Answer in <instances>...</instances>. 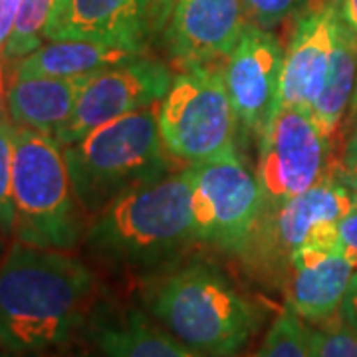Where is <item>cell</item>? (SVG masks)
I'll return each instance as SVG.
<instances>
[{
    "mask_svg": "<svg viewBox=\"0 0 357 357\" xmlns=\"http://www.w3.org/2000/svg\"><path fill=\"white\" fill-rule=\"evenodd\" d=\"M89 76L13 77L6 98L10 121L16 128L34 129L56 139L72 117Z\"/></svg>",
    "mask_w": 357,
    "mask_h": 357,
    "instance_id": "16",
    "label": "cell"
},
{
    "mask_svg": "<svg viewBox=\"0 0 357 357\" xmlns=\"http://www.w3.org/2000/svg\"><path fill=\"white\" fill-rule=\"evenodd\" d=\"M191 203L197 243L236 256L262 211V191L234 147L195 165Z\"/></svg>",
    "mask_w": 357,
    "mask_h": 357,
    "instance_id": "8",
    "label": "cell"
},
{
    "mask_svg": "<svg viewBox=\"0 0 357 357\" xmlns=\"http://www.w3.org/2000/svg\"><path fill=\"white\" fill-rule=\"evenodd\" d=\"M0 357H18V356H10V354L6 351V354H0Z\"/></svg>",
    "mask_w": 357,
    "mask_h": 357,
    "instance_id": "33",
    "label": "cell"
},
{
    "mask_svg": "<svg viewBox=\"0 0 357 357\" xmlns=\"http://www.w3.org/2000/svg\"><path fill=\"white\" fill-rule=\"evenodd\" d=\"M195 165L157 178L109 203L86 232L103 260L126 268H159L197 243L192 220Z\"/></svg>",
    "mask_w": 357,
    "mask_h": 357,
    "instance_id": "3",
    "label": "cell"
},
{
    "mask_svg": "<svg viewBox=\"0 0 357 357\" xmlns=\"http://www.w3.org/2000/svg\"><path fill=\"white\" fill-rule=\"evenodd\" d=\"M310 328V357H357V332L335 314Z\"/></svg>",
    "mask_w": 357,
    "mask_h": 357,
    "instance_id": "22",
    "label": "cell"
},
{
    "mask_svg": "<svg viewBox=\"0 0 357 357\" xmlns=\"http://www.w3.org/2000/svg\"><path fill=\"white\" fill-rule=\"evenodd\" d=\"M306 4L296 16L292 38L284 52L278 107L310 112L328 77L337 34V13L324 0H307Z\"/></svg>",
    "mask_w": 357,
    "mask_h": 357,
    "instance_id": "14",
    "label": "cell"
},
{
    "mask_svg": "<svg viewBox=\"0 0 357 357\" xmlns=\"http://www.w3.org/2000/svg\"><path fill=\"white\" fill-rule=\"evenodd\" d=\"M22 0H0V54L4 52L8 40L13 36L14 24L20 13Z\"/></svg>",
    "mask_w": 357,
    "mask_h": 357,
    "instance_id": "27",
    "label": "cell"
},
{
    "mask_svg": "<svg viewBox=\"0 0 357 357\" xmlns=\"http://www.w3.org/2000/svg\"><path fill=\"white\" fill-rule=\"evenodd\" d=\"M324 2L332 4L340 20L357 42V0H324Z\"/></svg>",
    "mask_w": 357,
    "mask_h": 357,
    "instance_id": "28",
    "label": "cell"
},
{
    "mask_svg": "<svg viewBox=\"0 0 357 357\" xmlns=\"http://www.w3.org/2000/svg\"><path fill=\"white\" fill-rule=\"evenodd\" d=\"M96 342L103 357H204L137 310L103 324Z\"/></svg>",
    "mask_w": 357,
    "mask_h": 357,
    "instance_id": "18",
    "label": "cell"
},
{
    "mask_svg": "<svg viewBox=\"0 0 357 357\" xmlns=\"http://www.w3.org/2000/svg\"><path fill=\"white\" fill-rule=\"evenodd\" d=\"M86 217L72 187L62 145L34 129H14L16 241L70 252L86 238Z\"/></svg>",
    "mask_w": 357,
    "mask_h": 357,
    "instance_id": "5",
    "label": "cell"
},
{
    "mask_svg": "<svg viewBox=\"0 0 357 357\" xmlns=\"http://www.w3.org/2000/svg\"><path fill=\"white\" fill-rule=\"evenodd\" d=\"M14 123L0 121V234H14Z\"/></svg>",
    "mask_w": 357,
    "mask_h": 357,
    "instance_id": "23",
    "label": "cell"
},
{
    "mask_svg": "<svg viewBox=\"0 0 357 357\" xmlns=\"http://www.w3.org/2000/svg\"><path fill=\"white\" fill-rule=\"evenodd\" d=\"M96 296L98 278L77 256L16 241L0 264V349L36 354L68 344Z\"/></svg>",
    "mask_w": 357,
    "mask_h": 357,
    "instance_id": "1",
    "label": "cell"
},
{
    "mask_svg": "<svg viewBox=\"0 0 357 357\" xmlns=\"http://www.w3.org/2000/svg\"><path fill=\"white\" fill-rule=\"evenodd\" d=\"M248 22L243 0H175L163 46L169 60L183 70L220 66Z\"/></svg>",
    "mask_w": 357,
    "mask_h": 357,
    "instance_id": "12",
    "label": "cell"
},
{
    "mask_svg": "<svg viewBox=\"0 0 357 357\" xmlns=\"http://www.w3.org/2000/svg\"><path fill=\"white\" fill-rule=\"evenodd\" d=\"M157 117L167 151L189 165H201L236 147L238 119L218 66L173 76Z\"/></svg>",
    "mask_w": 357,
    "mask_h": 357,
    "instance_id": "7",
    "label": "cell"
},
{
    "mask_svg": "<svg viewBox=\"0 0 357 357\" xmlns=\"http://www.w3.org/2000/svg\"><path fill=\"white\" fill-rule=\"evenodd\" d=\"M310 324L284 307L270 324L262 344L252 357H310Z\"/></svg>",
    "mask_w": 357,
    "mask_h": 357,
    "instance_id": "21",
    "label": "cell"
},
{
    "mask_svg": "<svg viewBox=\"0 0 357 357\" xmlns=\"http://www.w3.org/2000/svg\"><path fill=\"white\" fill-rule=\"evenodd\" d=\"M6 98H8V88H6V76H4V62L0 56V121H4L8 117Z\"/></svg>",
    "mask_w": 357,
    "mask_h": 357,
    "instance_id": "31",
    "label": "cell"
},
{
    "mask_svg": "<svg viewBox=\"0 0 357 357\" xmlns=\"http://www.w3.org/2000/svg\"><path fill=\"white\" fill-rule=\"evenodd\" d=\"M330 137L310 112L278 107L260 135L256 178L262 206L306 192L328 171Z\"/></svg>",
    "mask_w": 357,
    "mask_h": 357,
    "instance_id": "9",
    "label": "cell"
},
{
    "mask_svg": "<svg viewBox=\"0 0 357 357\" xmlns=\"http://www.w3.org/2000/svg\"><path fill=\"white\" fill-rule=\"evenodd\" d=\"M155 34L149 0H60L44 38L93 42L143 54Z\"/></svg>",
    "mask_w": 357,
    "mask_h": 357,
    "instance_id": "13",
    "label": "cell"
},
{
    "mask_svg": "<svg viewBox=\"0 0 357 357\" xmlns=\"http://www.w3.org/2000/svg\"><path fill=\"white\" fill-rule=\"evenodd\" d=\"M141 56L139 52L114 48L79 40L46 42L38 50L18 60L13 77H79L107 70Z\"/></svg>",
    "mask_w": 357,
    "mask_h": 357,
    "instance_id": "17",
    "label": "cell"
},
{
    "mask_svg": "<svg viewBox=\"0 0 357 357\" xmlns=\"http://www.w3.org/2000/svg\"><path fill=\"white\" fill-rule=\"evenodd\" d=\"M248 20L270 30L290 16H298L307 0H243Z\"/></svg>",
    "mask_w": 357,
    "mask_h": 357,
    "instance_id": "24",
    "label": "cell"
},
{
    "mask_svg": "<svg viewBox=\"0 0 357 357\" xmlns=\"http://www.w3.org/2000/svg\"><path fill=\"white\" fill-rule=\"evenodd\" d=\"M337 232H340V243L344 246L345 255L349 256L357 266V204L340 220Z\"/></svg>",
    "mask_w": 357,
    "mask_h": 357,
    "instance_id": "25",
    "label": "cell"
},
{
    "mask_svg": "<svg viewBox=\"0 0 357 357\" xmlns=\"http://www.w3.org/2000/svg\"><path fill=\"white\" fill-rule=\"evenodd\" d=\"M351 119L357 123V86H356V93H354V100H351Z\"/></svg>",
    "mask_w": 357,
    "mask_h": 357,
    "instance_id": "32",
    "label": "cell"
},
{
    "mask_svg": "<svg viewBox=\"0 0 357 357\" xmlns=\"http://www.w3.org/2000/svg\"><path fill=\"white\" fill-rule=\"evenodd\" d=\"M159 102L123 115L62 147L77 201L98 217L115 199L165 177L171 157L159 129Z\"/></svg>",
    "mask_w": 357,
    "mask_h": 357,
    "instance_id": "4",
    "label": "cell"
},
{
    "mask_svg": "<svg viewBox=\"0 0 357 357\" xmlns=\"http://www.w3.org/2000/svg\"><path fill=\"white\" fill-rule=\"evenodd\" d=\"M356 204V189L337 167H328L306 192L284 203L264 204L236 258L256 280L282 290L294 250L312 243L319 232L337 227Z\"/></svg>",
    "mask_w": 357,
    "mask_h": 357,
    "instance_id": "6",
    "label": "cell"
},
{
    "mask_svg": "<svg viewBox=\"0 0 357 357\" xmlns=\"http://www.w3.org/2000/svg\"><path fill=\"white\" fill-rule=\"evenodd\" d=\"M356 270L342 243H307L296 248L282 286L286 307L312 326L333 318Z\"/></svg>",
    "mask_w": 357,
    "mask_h": 357,
    "instance_id": "15",
    "label": "cell"
},
{
    "mask_svg": "<svg viewBox=\"0 0 357 357\" xmlns=\"http://www.w3.org/2000/svg\"><path fill=\"white\" fill-rule=\"evenodd\" d=\"M58 4L60 0H22L13 36L2 52V56L8 62L22 60L24 56L36 52L44 44L46 26Z\"/></svg>",
    "mask_w": 357,
    "mask_h": 357,
    "instance_id": "20",
    "label": "cell"
},
{
    "mask_svg": "<svg viewBox=\"0 0 357 357\" xmlns=\"http://www.w3.org/2000/svg\"><path fill=\"white\" fill-rule=\"evenodd\" d=\"M141 300L163 330L204 357H241L266 319L258 302L204 262L167 268L143 286Z\"/></svg>",
    "mask_w": 357,
    "mask_h": 357,
    "instance_id": "2",
    "label": "cell"
},
{
    "mask_svg": "<svg viewBox=\"0 0 357 357\" xmlns=\"http://www.w3.org/2000/svg\"><path fill=\"white\" fill-rule=\"evenodd\" d=\"M149 2H151V10H153L157 32H163L167 20L171 16V10L175 6V0H149Z\"/></svg>",
    "mask_w": 357,
    "mask_h": 357,
    "instance_id": "30",
    "label": "cell"
},
{
    "mask_svg": "<svg viewBox=\"0 0 357 357\" xmlns=\"http://www.w3.org/2000/svg\"><path fill=\"white\" fill-rule=\"evenodd\" d=\"M284 50L276 36L248 22L225 60V86L238 126L260 135L278 107Z\"/></svg>",
    "mask_w": 357,
    "mask_h": 357,
    "instance_id": "11",
    "label": "cell"
},
{
    "mask_svg": "<svg viewBox=\"0 0 357 357\" xmlns=\"http://www.w3.org/2000/svg\"><path fill=\"white\" fill-rule=\"evenodd\" d=\"M357 86V42L337 16V34L326 84L314 102L310 115L318 128L332 137L351 105Z\"/></svg>",
    "mask_w": 357,
    "mask_h": 357,
    "instance_id": "19",
    "label": "cell"
},
{
    "mask_svg": "<svg viewBox=\"0 0 357 357\" xmlns=\"http://www.w3.org/2000/svg\"><path fill=\"white\" fill-rule=\"evenodd\" d=\"M340 173L344 178L357 191V123L351 129L349 137L345 141L344 153H342V163L337 165Z\"/></svg>",
    "mask_w": 357,
    "mask_h": 357,
    "instance_id": "26",
    "label": "cell"
},
{
    "mask_svg": "<svg viewBox=\"0 0 357 357\" xmlns=\"http://www.w3.org/2000/svg\"><path fill=\"white\" fill-rule=\"evenodd\" d=\"M171 82L169 66L143 54L91 74L56 141L68 147L114 119L161 102Z\"/></svg>",
    "mask_w": 357,
    "mask_h": 357,
    "instance_id": "10",
    "label": "cell"
},
{
    "mask_svg": "<svg viewBox=\"0 0 357 357\" xmlns=\"http://www.w3.org/2000/svg\"><path fill=\"white\" fill-rule=\"evenodd\" d=\"M340 314H342V318L357 332V270L356 274H354V278H351V282H349L347 292L344 296Z\"/></svg>",
    "mask_w": 357,
    "mask_h": 357,
    "instance_id": "29",
    "label": "cell"
}]
</instances>
